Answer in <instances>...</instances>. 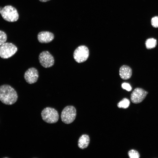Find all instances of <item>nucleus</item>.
<instances>
[{"label":"nucleus","instance_id":"obj_1","mask_svg":"<svg viewBox=\"0 0 158 158\" xmlns=\"http://www.w3.org/2000/svg\"><path fill=\"white\" fill-rule=\"evenodd\" d=\"M18 97L16 91L10 85H4L0 86V100L3 104H13L16 102Z\"/></svg>","mask_w":158,"mask_h":158},{"label":"nucleus","instance_id":"obj_2","mask_svg":"<svg viewBox=\"0 0 158 158\" xmlns=\"http://www.w3.org/2000/svg\"><path fill=\"white\" fill-rule=\"evenodd\" d=\"M3 18L9 22L17 21L19 18V15L16 9L11 6L8 5L3 8L0 11Z\"/></svg>","mask_w":158,"mask_h":158},{"label":"nucleus","instance_id":"obj_3","mask_svg":"<svg viewBox=\"0 0 158 158\" xmlns=\"http://www.w3.org/2000/svg\"><path fill=\"white\" fill-rule=\"evenodd\" d=\"M41 115L43 120L49 123H55L59 119V114L57 110L50 107L44 109L41 112Z\"/></svg>","mask_w":158,"mask_h":158},{"label":"nucleus","instance_id":"obj_4","mask_svg":"<svg viewBox=\"0 0 158 158\" xmlns=\"http://www.w3.org/2000/svg\"><path fill=\"white\" fill-rule=\"evenodd\" d=\"M76 115L75 107L72 106H68L63 110L61 114V118L63 122L69 124L74 121Z\"/></svg>","mask_w":158,"mask_h":158},{"label":"nucleus","instance_id":"obj_5","mask_svg":"<svg viewBox=\"0 0 158 158\" xmlns=\"http://www.w3.org/2000/svg\"><path fill=\"white\" fill-rule=\"evenodd\" d=\"M17 51V47L13 44L5 42L0 46V57L2 58H8L14 55Z\"/></svg>","mask_w":158,"mask_h":158},{"label":"nucleus","instance_id":"obj_6","mask_svg":"<svg viewBox=\"0 0 158 158\" xmlns=\"http://www.w3.org/2000/svg\"><path fill=\"white\" fill-rule=\"evenodd\" d=\"M89 51L87 47L84 45L78 47L73 53V58L75 61L78 63H81L85 61L89 56Z\"/></svg>","mask_w":158,"mask_h":158},{"label":"nucleus","instance_id":"obj_7","mask_svg":"<svg viewBox=\"0 0 158 158\" xmlns=\"http://www.w3.org/2000/svg\"><path fill=\"white\" fill-rule=\"evenodd\" d=\"M39 60L40 64L45 68H49L54 63V59L53 56L47 51L41 52L39 56Z\"/></svg>","mask_w":158,"mask_h":158},{"label":"nucleus","instance_id":"obj_8","mask_svg":"<svg viewBox=\"0 0 158 158\" xmlns=\"http://www.w3.org/2000/svg\"><path fill=\"white\" fill-rule=\"evenodd\" d=\"M148 92L140 88H136L133 91L130 95L131 102L135 104L141 102L145 98Z\"/></svg>","mask_w":158,"mask_h":158},{"label":"nucleus","instance_id":"obj_9","mask_svg":"<svg viewBox=\"0 0 158 158\" xmlns=\"http://www.w3.org/2000/svg\"><path fill=\"white\" fill-rule=\"evenodd\" d=\"M39 74L37 70L34 68L28 69L25 72L24 78L26 82L29 84L36 82L38 78Z\"/></svg>","mask_w":158,"mask_h":158},{"label":"nucleus","instance_id":"obj_10","mask_svg":"<svg viewBox=\"0 0 158 158\" xmlns=\"http://www.w3.org/2000/svg\"><path fill=\"white\" fill-rule=\"evenodd\" d=\"M37 37L40 42L46 43L52 41L54 38V35L52 33L49 31H42L38 34Z\"/></svg>","mask_w":158,"mask_h":158},{"label":"nucleus","instance_id":"obj_11","mask_svg":"<svg viewBox=\"0 0 158 158\" xmlns=\"http://www.w3.org/2000/svg\"><path fill=\"white\" fill-rule=\"evenodd\" d=\"M119 74L122 79L124 80L128 79L132 75V69L128 66L123 65L120 68Z\"/></svg>","mask_w":158,"mask_h":158},{"label":"nucleus","instance_id":"obj_12","mask_svg":"<svg viewBox=\"0 0 158 158\" xmlns=\"http://www.w3.org/2000/svg\"><path fill=\"white\" fill-rule=\"evenodd\" d=\"M90 138L88 135L86 134L82 135L79 138L78 142L79 147L81 149H84L88 146L90 142Z\"/></svg>","mask_w":158,"mask_h":158},{"label":"nucleus","instance_id":"obj_13","mask_svg":"<svg viewBox=\"0 0 158 158\" xmlns=\"http://www.w3.org/2000/svg\"><path fill=\"white\" fill-rule=\"evenodd\" d=\"M157 44L156 40L153 38L147 39L145 42L146 48L147 49H151L155 48Z\"/></svg>","mask_w":158,"mask_h":158},{"label":"nucleus","instance_id":"obj_14","mask_svg":"<svg viewBox=\"0 0 158 158\" xmlns=\"http://www.w3.org/2000/svg\"><path fill=\"white\" fill-rule=\"evenodd\" d=\"M130 104L129 100L126 98H124L118 104L117 106L119 108L126 109L128 107Z\"/></svg>","mask_w":158,"mask_h":158},{"label":"nucleus","instance_id":"obj_15","mask_svg":"<svg viewBox=\"0 0 158 158\" xmlns=\"http://www.w3.org/2000/svg\"><path fill=\"white\" fill-rule=\"evenodd\" d=\"M128 154L130 158H139L140 157V155L138 152L134 150H131L129 151Z\"/></svg>","mask_w":158,"mask_h":158},{"label":"nucleus","instance_id":"obj_16","mask_svg":"<svg viewBox=\"0 0 158 158\" xmlns=\"http://www.w3.org/2000/svg\"><path fill=\"white\" fill-rule=\"evenodd\" d=\"M7 38V37L6 33L0 30V46L6 42Z\"/></svg>","mask_w":158,"mask_h":158},{"label":"nucleus","instance_id":"obj_17","mask_svg":"<svg viewBox=\"0 0 158 158\" xmlns=\"http://www.w3.org/2000/svg\"><path fill=\"white\" fill-rule=\"evenodd\" d=\"M151 24L152 26L155 28L158 27V16L153 17L151 20Z\"/></svg>","mask_w":158,"mask_h":158},{"label":"nucleus","instance_id":"obj_18","mask_svg":"<svg viewBox=\"0 0 158 158\" xmlns=\"http://www.w3.org/2000/svg\"><path fill=\"white\" fill-rule=\"evenodd\" d=\"M121 87L124 89L128 91L131 90L132 88L130 84L126 83H124L121 85Z\"/></svg>","mask_w":158,"mask_h":158},{"label":"nucleus","instance_id":"obj_19","mask_svg":"<svg viewBox=\"0 0 158 158\" xmlns=\"http://www.w3.org/2000/svg\"><path fill=\"white\" fill-rule=\"evenodd\" d=\"M40 1L42 2H46L50 0H39Z\"/></svg>","mask_w":158,"mask_h":158},{"label":"nucleus","instance_id":"obj_20","mask_svg":"<svg viewBox=\"0 0 158 158\" xmlns=\"http://www.w3.org/2000/svg\"><path fill=\"white\" fill-rule=\"evenodd\" d=\"M3 8L1 7H0V11L2 10Z\"/></svg>","mask_w":158,"mask_h":158}]
</instances>
